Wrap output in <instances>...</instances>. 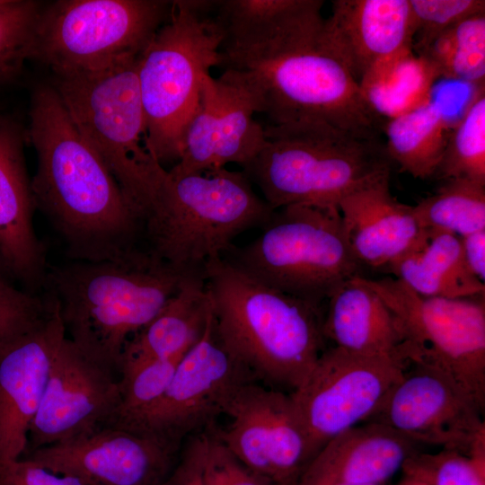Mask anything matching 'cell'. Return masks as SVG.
Masks as SVG:
<instances>
[{
  "mask_svg": "<svg viewBox=\"0 0 485 485\" xmlns=\"http://www.w3.org/2000/svg\"><path fill=\"white\" fill-rule=\"evenodd\" d=\"M28 135L37 154L35 206L61 234L68 255L99 262L137 249L141 218L50 84L33 92Z\"/></svg>",
  "mask_w": 485,
  "mask_h": 485,
  "instance_id": "6da1fadb",
  "label": "cell"
},
{
  "mask_svg": "<svg viewBox=\"0 0 485 485\" xmlns=\"http://www.w3.org/2000/svg\"><path fill=\"white\" fill-rule=\"evenodd\" d=\"M216 331L255 378L292 392L324 348L322 306L269 287L225 258L203 268Z\"/></svg>",
  "mask_w": 485,
  "mask_h": 485,
  "instance_id": "7a4b0ae2",
  "label": "cell"
},
{
  "mask_svg": "<svg viewBox=\"0 0 485 485\" xmlns=\"http://www.w3.org/2000/svg\"><path fill=\"white\" fill-rule=\"evenodd\" d=\"M190 273L137 248L115 260L53 267L45 284L58 304L66 337L88 357L119 374L128 340Z\"/></svg>",
  "mask_w": 485,
  "mask_h": 485,
  "instance_id": "3957f363",
  "label": "cell"
},
{
  "mask_svg": "<svg viewBox=\"0 0 485 485\" xmlns=\"http://www.w3.org/2000/svg\"><path fill=\"white\" fill-rule=\"evenodd\" d=\"M322 28L261 57L224 60L220 76L241 87L269 124L322 121L358 137L382 138L384 122L322 41Z\"/></svg>",
  "mask_w": 485,
  "mask_h": 485,
  "instance_id": "277c9868",
  "label": "cell"
},
{
  "mask_svg": "<svg viewBox=\"0 0 485 485\" xmlns=\"http://www.w3.org/2000/svg\"><path fill=\"white\" fill-rule=\"evenodd\" d=\"M264 130V147L242 172L273 210L295 204L338 207L343 197L390 174L382 138L314 120L269 124Z\"/></svg>",
  "mask_w": 485,
  "mask_h": 485,
  "instance_id": "5b68a950",
  "label": "cell"
},
{
  "mask_svg": "<svg viewBox=\"0 0 485 485\" xmlns=\"http://www.w3.org/2000/svg\"><path fill=\"white\" fill-rule=\"evenodd\" d=\"M274 211L243 172L170 169L143 233L157 258L181 271H202L231 250L238 234L263 225Z\"/></svg>",
  "mask_w": 485,
  "mask_h": 485,
  "instance_id": "8992f818",
  "label": "cell"
},
{
  "mask_svg": "<svg viewBox=\"0 0 485 485\" xmlns=\"http://www.w3.org/2000/svg\"><path fill=\"white\" fill-rule=\"evenodd\" d=\"M137 59L96 71L52 73L50 85L144 223L167 170L147 147Z\"/></svg>",
  "mask_w": 485,
  "mask_h": 485,
  "instance_id": "52a82bcc",
  "label": "cell"
},
{
  "mask_svg": "<svg viewBox=\"0 0 485 485\" xmlns=\"http://www.w3.org/2000/svg\"><path fill=\"white\" fill-rule=\"evenodd\" d=\"M214 3L172 1L168 20L137 59L147 147L162 165L180 160L202 77L223 62L225 35L211 14Z\"/></svg>",
  "mask_w": 485,
  "mask_h": 485,
  "instance_id": "ba28073f",
  "label": "cell"
},
{
  "mask_svg": "<svg viewBox=\"0 0 485 485\" xmlns=\"http://www.w3.org/2000/svg\"><path fill=\"white\" fill-rule=\"evenodd\" d=\"M263 230L223 257L258 281L323 306L361 264L348 245L338 207L295 204L275 210Z\"/></svg>",
  "mask_w": 485,
  "mask_h": 485,
  "instance_id": "9c48e42d",
  "label": "cell"
},
{
  "mask_svg": "<svg viewBox=\"0 0 485 485\" xmlns=\"http://www.w3.org/2000/svg\"><path fill=\"white\" fill-rule=\"evenodd\" d=\"M172 1L59 0L43 7L31 59L52 73L96 71L137 58L168 20Z\"/></svg>",
  "mask_w": 485,
  "mask_h": 485,
  "instance_id": "30bf717a",
  "label": "cell"
},
{
  "mask_svg": "<svg viewBox=\"0 0 485 485\" xmlns=\"http://www.w3.org/2000/svg\"><path fill=\"white\" fill-rule=\"evenodd\" d=\"M365 281L400 319L410 362L442 369L485 410L484 295L428 297L396 278Z\"/></svg>",
  "mask_w": 485,
  "mask_h": 485,
  "instance_id": "8fae6325",
  "label": "cell"
},
{
  "mask_svg": "<svg viewBox=\"0 0 485 485\" xmlns=\"http://www.w3.org/2000/svg\"><path fill=\"white\" fill-rule=\"evenodd\" d=\"M410 365L325 348L290 395L316 455L340 433L365 422Z\"/></svg>",
  "mask_w": 485,
  "mask_h": 485,
  "instance_id": "7c38bea8",
  "label": "cell"
},
{
  "mask_svg": "<svg viewBox=\"0 0 485 485\" xmlns=\"http://www.w3.org/2000/svg\"><path fill=\"white\" fill-rule=\"evenodd\" d=\"M252 381L255 376L220 340L212 310L202 336L179 360L161 399L144 416L120 428L181 445L214 425L236 392Z\"/></svg>",
  "mask_w": 485,
  "mask_h": 485,
  "instance_id": "4fadbf2b",
  "label": "cell"
},
{
  "mask_svg": "<svg viewBox=\"0 0 485 485\" xmlns=\"http://www.w3.org/2000/svg\"><path fill=\"white\" fill-rule=\"evenodd\" d=\"M229 423L215 430L243 464L269 485H297L315 454L290 393L252 381L225 410Z\"/></svg>",
  "mask_w": 485,
  "mask_h": 485,
  "instance_id": "5bb4252c",
  "label": "cell"
},
{
  "mask_svg": "<svg viewBox=\"0 0 485 485\" xmlns=\"http://www.w3.org/2000/svg\"><path fill=\"white\" fill-rule=\"evenodd\" d=\"M365 422L389 427L418 444L466 454L485 436L482 410L450 375L411 363Z\"/></svg>",
  "mask_w": 485,
  "mask_h": 485,
  "instance_id": "9a60e30c",
  "label": "cell"
},
{
  "mask_svg": "<svg viewBox=\"0 0 485 485\" xmlns=\"http://www.w3.org/2000/svg\"><path fill=\"white\" fill-rule=\"evenodd\" d=\"M181 446L150 433L103 426L23 457L92 485H162L179 460Z\"/></svg>",
  "mask_w": 485,
  "mask_h": 485,
  "instance_id": "2e32d148",
  "label": "cell"
},
{
  "mask_svg": "<svg viewBox=\"0 0 485 485\" xmlns=\"http://www.w3.org/2000/svg\"><path fill=\"white\" fill-rule=\"evenodd\" d=\"M116 372L84 355L67 337L49 369L26 454L69 441L108 424L120 398Z\"/></svg>",
  "mask_w": 485,
  "mask_h": 485,
  "instance_id": "e0dca14e",
  "label": "cell"
},
{
  "mask_svg": "<svg viewBox=\"0 0 485 485\" xmlns=\"http://www.w3.org/2000/svg\"><path fill=\"white\" fill-rule=\"evenodd\" d=\"M250 96L236 84L210 73L203 75L199 98L182 140L181 155L171 169L202 173L227 163L245 166L266 144Z\"/></svg>",
  "mask_w": 485,
  "mask_h": 485,
  "instance_id": "ac0fdd59",
  "label": "cell"
},
{
  "mask_svg": "<svg viewBox=\"0 0 485 485\" xmlns=\"http://www.w3.org/2000/svg\"><path fill=\"white\" fill-rule=\"evenodd\" d=\"M36 329L0 350V465L22 458L66 330L56 298Z\"/></svg>",
  "mask_w": 485,
  "mask_h": 485,
  "instance_id": "d6986e66",
  "label": "cell"
},
{
  "mask_svg": "<svg viewBox=\"0 0 485 485\" xmlns=\"http://www.w3.org/2000/svg\"><path fill=\"white\" fill-rule=\"evenodd\" d=\"M331 6L321 40L358 84L383 62L411 49L409 0H334Z\"/></svg>",
  "mask_w": 485,
  "mask_h": 485,
  "instance_id": "ffe728a7",
  "label": "cell"
},
{
  "mask_svg": "<svg viewBox=\"0 0 485 485\" xmlns=\"http://www.w3.org/2000/svg\"><path fill=\"white\" fill-rule=\"evenodd\" d=\"M36 208L22 151V134L0 116V266L34 287L45 283V249L38 238Z\"/></svg>",
  "mask_w": 485,
  "mask_h": 485,
  "instance_id": "44dd1931",
  "label": "cell"
},
{
  "mask_svg": "<svg viewBox=\"0 0 485 485\" xmlns=\"http://www.w3.org/2000/svg\"><path fill=\"white\" fill-rule=\"evenodd\" d=\"M389 178L386 174L354 190L338 205L348 245L361 265L387 268L424 230L413 206L392 195Z\"/></svg>",
  "mask_w": 485,
  "mask_h": 485,
  "instance_id": "7402d4cb",
  "label": "cell"
},
{
  "mask_svg": "<svg viewBox=\"0 0 485 485\" xmlns=\"http://www.w3.org/2000/svg\"><path fill=\"white\" fill-rule=\"evenodd\" d=\"M417 451L416 443L389 427L364 422L326 443L297 485H382Z\"/></svg>",
  "mask_w": 485,
  "mask_h": 485,
  "instance_id": "603a6c76",
  "label": "cell"
},
{
  "mask_svg": "<svg viewBox=\"0 0 485 485\" xmlns=\"http://www.w3.org/2000/svg\"><path fill=\"white\" fill-rule=\"evenodd\" d=\"M322 0L215 1V17L225 39L224 59L264 57L319 30Z\"/></svg>",
  "mask_w": 485,
  "mask_h": 485,
  "instance_id": "cb8c5ba5",
  "label": "cell"
},
{
  "mask_svg": "<svg viewBox=\"0 0 485 485\" xmlns=\"http://www.w3.org/2000/svg\"><path fill=\"white\" fill-rule=\"evenodd\" d=\"M322 331L325 340L348 353L410 365L400 319L362 276L343 284L328 299Z\"/></svg>",
  "mask_w": 485,
  "mask_h": 485,
  "instance_id": "d4e9b609",
  "label": "cell"
},
{
  "mask_svg": "<svg viewBox=\"0 0 485 485\" xmlns=\"http://www.w3.org/2000/svg\"><path fill=\"white\" fill-rule=\"evenodd\" d=\"M211 313L203 270L188 274L159 313L128 340L120 366L182 356L200 339Z\"/></svg>",
  "mask_w": 485,
  "mask_h": 485,
  "instance_id": "484cf974",
  "label": "cell"
},
{
  "mask_svg": "<svg viewBox=\"0 0 485 485\" xmlns=\"http://www.w3.org/2000/svg\"><path fill=\"white\" fill-rule=\"evenodd\" d=\"M386 269L411 290L449 299L484 295L485 285L468 268L461 237L424 228L416 243Z\"/></svg>",
  "mask_w": 485,
  "mask_h": 485,
  "instance_id": "4316f807",
  "label": "cell"
},
{
  "mask_svg": "<svg viewBox=\"0 0 485 485\" xmlns=\"http://www.w3.org/2000/svg\"><path fill=\"white\" fill-rule=\"evenodd\" d=\"M454 125L444 104L431 94L418 107L384 122L390 161L415 179L434 177Z\"/></svg>",
  "mask_w": 485,
  "mask_h": 485,
  "instance_id": "83f0119b",
  "label": "cell"
},
{
  "mask_svg": "<svg viewBox=\"0 0 485 485\" xmlns=\"http://www.w3.org/2000/svg\"><path fill=\"white\" fill-rule=\"evenodd\" d=\"M437 79L430 66L408 49L377 66L359 88L370 110L384 123L427 101Z\"/></svg>",
  "mask_w": 485,
  "mask_h": 485,
  "instance_id": "f1b7e54d",
  "label": "cell"
},
{
  "mask_svg": "<svg viewBox=\"0 0 485 485\" xmlns=\"http://www.w3.org/2000/svg\"><path fill=\"white\" fill-rule=\"evenodd\" d=\"M438 78L484 88L485 12L464 18L440 34L420 55Z\"/></svg>",
  "mask_w": 485,
  "mask_h": 485,
  "instance_id": "f546056e",
  "label": "cell"
},
{
  "mask_svg": "<svg viewBox=\"0 0 485 485\" xmlns=\"http://www.w3.org/2000/svg\"><path fill=\"white\" fill-rule=\"evenodd\" d=\"M413 208L423 228L460 237L485 230V184L467 179L443 181L435 193Z\"/></svg>",
  "mask_w": 485,
  "mask_h": 485,
  "instance_id": "4dcf8cb0",
  "label": "cell"
},
{
  "mask_svg": "<svg viewBox=\"0 0 485 485\" xmlns=\"http://www.w3.org/2000/svg\"><path fill=\"white\" fill-rule=\"evenodd\" d=\"M485 184V93L479 90L452 128L435 176Z\"/></svg>",
  "mask_w": 485,
  "mask_h": 485,
  "instance_id": "1f68e13d",
  "label": "cell"
},
{
  "mask_svg": "<svg viewBox=\"0 0 485 485\" xmlns=\"http://www.w3.org/2000/svg\"><path fill=\"white\" fill-rule=\"evenodd\" d=\"M181 357L122 365L119 403L105 426H128L150 410L166 391Z\"/></svg>",
  "mask_w": 485,
  "mask_h": 485,
  "instance_id": "d6a6232c",
  "label": "cell"
},
{
  "mask_svg": "<svg viewBox=\"0 0 485 485\" xmlns=\"http://www.w3.org/2000/svg\"><path fill=\"white\" fill-rule=\"evenodd\" d=\"M43 7L33 0H0V84L15 78L31 59Z\"/></svg>",
  "mask_w": 485,
  "mask_h": 485,
  "instance_id": "836d02e7",
  "label": "cell"
},
{
  "mask_svg": "<svg viewBox=\"0 0 485 485\" xmlns=\"http://www.w3.org/2000/svg\"><path fill=\"white\" fill-rule=\"evenodd\" d=\"M401 471L404 477L425 485H485V473L455 450L431 454L418 450L405 461Z\"/></svg>",
  "mask_w": 485,
  "mask_h": 485,
  "instance_id": "e575fe53",
  "label": "cell"
},
{
  "mask_svg": "<svg viewBox=\"0 0 485 485\" xmlns=\"http://www.w3.org/2000/svg\"><path fill=\"white\" fill-rule=\"evenodd\" d=\"M413 37L411 49L420 55L440 34L472 14L485 12L484 0H409Z\"/></svg>",
  "mask_w": 485,
  "mask_h": 485,
  "instance_id": "d590c367",
  "label": "cell"
},
{
  "mask_svg": "<svg viewBox=\"0 0 485 485\" xmlns=\"http://www.w3.org/2000/svg\"><path fill=\"white\" fill-rule=\"evenodd\" d=\"M53 297L16 289L0 277V350L40 326L49 315Z\"/></svg>",
  "mask_w": 485,
  "mask_h": 485,
  "instance_id": "8d00e7d4",
  "label": "cell"
},
{
  "mask_svg": "<svg viewBox=\"0 0 485 485\" xmlns=\"http://www.w3.org/2000/svg\"><path fill=\"white\" fill-rule=\"evenodd\" d=\"M203 437L204 485H269L232 454L216 435L215 424L203 430Z\"/></svg>",
  "mask_w": 485,
  "mask_h": 485,
  "instance_id": "74e56055",
  "label": "cell"
},
{
  "mask_svg": "<svg viewBox=\"0 0 485 485\" xmlns=\"http://www.w3.org/2000/svg\"><path fill=\"white\" fill-rule=\"evenodd\" d=\"M0 485H92L66 474L57 473L37 462L22 457L0 465Z\"/></svg>",
  "mask_w": 485,
  "mask_h": 485,
  "instance_id": "f35d334b",
  "label": "cell"
},
{
  "mask_svg": "<svg viewBox=\"0 0 485 485\" xmlns=\"http://www.w3.org/2000/svg\"><path fill=\"white\" fill-rule=\"evenodd\" d=\"M203 444V430L190 436L175 467L162 485H204L201 474Z\"/></svg>",
  "mask_w": 485,
  "mask_h": 485,
  "instance_id": "ab89813d",
  "label": "cell"
},
{
  "mask_svg": "<svg viewBox=\"0 0 485 485\" xmlns=\"http://www.w3.org/2000/svg\"><path fill=\"white\" fill-rule=\"evenodd\" d=\"M464 260L472 273L485 280V230L461 237Z\"/></svg>",
  "mask_w": 485,
  "mask_h": 485,
  "instance_id": "60d3db41",
  "label": "cell"
},
{
  "mask_svg": "<svg viewBox=\"0 0 485 485\" xmlns=\"http://www.w3.org/2000/svg\"><path fill=\"white\" fill-rule=\"evenodd\" d=\"M397 485H425L418 481H415L410 478L404 477L403 480L399 482Z\"/></svg>",
  "mask_w": 485,
  "mask_h": 485,
  "instance_id": "b9f144b4",
  "label": "cell"
},
{
  "mask_svg": "<svg viewBox=\"0 0 485 485\" xmlns=\"http://www.w3.org/2000/svg\"><path fill=\"white\" fill-rule=\"evenodd\" d=\"M0 268H1V266H0Z\"/></svg>",
  "mask_w": 485,
  "mask_h": 485,
  "instance_id": "7bdbcfd3",
  "label": "cell"
}]
</instances>
